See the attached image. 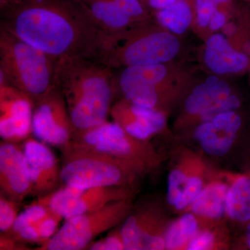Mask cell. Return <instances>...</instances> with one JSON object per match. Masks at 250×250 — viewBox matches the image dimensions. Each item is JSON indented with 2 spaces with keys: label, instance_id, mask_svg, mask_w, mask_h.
Returning <instances> with one entry per match:
<instances>
[{
  "label": "cell",
  "instance_id": "7c38bea8",
  "mask_svg": "<svg viewBox=\"0 0 250 250\" xmlns=\"http://www.w3.org/2000/svg\"><path fill=\"white\" fill-rule=\"evenodd\" d=\"M136 185L81 188L64 187L46 195L52 209L67 220L100 209L113 202L134 199Z\"/></svg>",
  "mask_w": 250,
  "mask_h": 250
},
{
  "label": "cell",
  "instance_id": "9c48e42d",
  "mask_svg": "<svg viewBox=\"0 0 250 250\" xmlns=\"http://www.w3.org/2000/svg\"><path fill=\"white\" fill-rule=\"evenodd\" d=\"M133 207V199H128L67 219L39 250H87L97 237L123 223Z\"/></svg>",
  "mask_w": 250,
  "mask_h": 250
},
{
  "label": "cell",
  "instance_id": "ba28073f",
  "mask_svg": "<svg viewBox=\"0 0 250 250\" xmlns=\"http://www.w3.org/2000/svg\"><path fill=\"white\" fill-rule=\"evenodd\" d=\"M62 182L65 187L134 186L141 177L111 156L68 146L62 150Z\"/></svg>",
  "mask_w": 250,
  "mask_h": 250
},
{
  "label": "cell",
  "instance_id": "4dcf8cb0",
  "mask_svg": "<svg viewBox=\"0 0 250 250\" xmlns=\"http://www.w3.org/2000/svg\"><path fill=\"white\" fill-rule=\"evenodd\" d=\"M231 18L232 16L226 11L216 8L210 21L208 27L210 35L213 33L220 32Z\"/></svg>",
  "mask_w": 250,
  "mask_h": 250
},
{
  "label": "cell",
  "instance_id": "f546056e",
  "mask_svg": "<svg viewBox=\"0 0 250 250\" xmlns=\"http://www.w3.org/2000/svg\"><path fill=\"white\" fill-rule=\"evenodd\" d=\"M87 250H126L121 228L116 229L108 236L97 241H93Z\"/></svg>",
  "mask_w": 250,
  "mask_h": 250
},
{
  "label": "cell",
  "instance_id": "8992f818",
  "mask_svg": "<svg viewBox=\"0 0 250 250\" xmlns=\"http://www.w3.org/2000/svg\"><path fill=\"white\" fill-rule=\"evenodd\" d=\"M68 146L111 156L129 166L141 178L168 159V154L158 150L150 141L131 136L113 121L74 134Z\"/></svg>",
  "mask_w": 250,
  "mask_h": 250
},
{
  "label": "cell",
  "instance_id": "2e32d148",
  "mask_svg": "<svg viewBox=\"0 0 250 250\" xmlns=\"http://www.w3.org/2000/svg\"><path fill=\"white\" fill-rule=\"evenodd\" d=\"M110 116L113 122L137 139L150 141L160 135L175 138L168 128V114L140 106L124 98H118L113 103Z\"/></svg>",
  "mask_w": 250,
  "mask_h": 250
},
{
  "label": "cell",
  "instance_id": "6da1fadb",
  "mask_svg": "<svg viewBox=\"0 0 250 250\" xmlns=\"http://www.w3.org/2000/svg\"><path fill=\"white\" fill-rule=\"evenodd\" d=\"M0 28L59 61L95 62L103 33L77 0L0 4Z\"/></svg>",
  "mask_w": 250,
  "mask_h": 250
},
{
  "label": "cell",
  "instance_id": "ac0fdd59",
  "mask_svg": "<svg viewBox=\"0 0 250 250\" xmlns=\"http://www.w3.org/2000/svg\"><path fill=\"white\" fill-rule=\"evenodd\" d=\"M200 59L210 75L230 77L248 73L250 56L237 49L223 33L210 34L200 49Z\"/></svg>",
  "mask_w": 250,
  "mask_h": 250
},
{
  "label": "cell",
  "instance_id": "7a4b0ae2",
  "mask_svg": "<svg viewBox=\"0 0 250 250\" xmlns=\"http://www.w3.org/2000/svg\"><path fill=\"white\" fill-rule=\"evenodd\" d=\"M115 70L89 59L57 62L56 87L66 103L74 134L108 121L113 100Z\"/></svg>",
  "mask_w": 250,
  "mask_h": 250
},
{
  "label": "cell",
  "instance_id": "e575fe53",
  "mask_svg": "<svg viewBox=\"0 0 250 250\" xmlns=\"http://www.w3.org/2000/svg\"><path fill=\"white\" fill-rule=\"evenodd\" d=\"M18 243H21L7 233H3L0 237V250H16L21 248Z\"/></svg>",
  "mask_w": 250,
  "mask_h": 250
},
{
  "label": "cell",
  "instance_id": "3957f363",
  "mask_svg": "<svg viewBox=\"0 0 250 250\" xmlns=\"http://www.w3.org/2000/svg\"><path fill=\"white\" fill-rule=\"evenodd\" d=\"M182 36L162 27L154 18L127 30L103 34L95 62L113 70L182 61Z\"/></svg>",
  "mask_w": 250,
  "mask_h": 250
},
{
  "label": "cell",
  "instance_id": "44dd1931",
  "mask_svg": "<svg viewBox=\"0 0 250 250\" xmlns=\"http://www.w3.org/2000/svg\"><path fill=\"white\" fill-rule=\"evenodd\" d=\"M229 187V170L219 169L188 208L187 211L196 217L200 229L228 220L227 200Z\"/></svg>",
  "mask_w": 250,
  "mask_h": 250
},
{
  "label": "cell",
  "instance_id": "8d00e7d4",
  "mask_svg": "<svg viewBox=\"0 0 250 250\" xmlns=\"http://www.w3.org/2000/svg\"><path fill=\"white\" fill-rule=\"evenodd\" d=\"M14 1V0H0V4L1 3L9 2V1Z\"/></svg>",
  "mask_w": 250,
  "mask_h": 250
},
{
  "label": "cell",
  "instance_id": "277c9868",
  "mask_svg": "<svg viewBox=\"0 0 250 250\" xmlns=\"http://www.w3.org/2000/svg\"><path fill=\"white\" fill-rule=\"evenodd\" d=\"M196 79L182 61L115 70L116 97L170 116Z\"/></svg>",
  "mask_w": 250,
  "mask_h": 250
},
{
  "label": "cell",
  "instance_id": "d6986e66",
  "mask_svg": "<svg viewBox=\"0 0 250 250\" xmlns=\"http://www.w3.org/2000/svg\"><path fill=\"white\" fill-rule=\"evenodd\" d=\"M0 188L1 194L18 202L32 194L30 169L17 143L4 141L0 145Z\"/></svg>",
  "mask_w": 250,
  "mask_h": 250
},
{
  "label": "cell",
  "instance_id": "836d02e7",
  "mask_svg": "<svg viewBox=\"0 0 250 250\" xmlns=\"http://www.w3.org/2000/svg\"><path fill=\"white\" fill-rule=\"evenodd\" d=\"M215 6L226 11L232 17L236 14L240 4H237L235 0H213Z\"/></svg>",
  "mask_w": 250,
  "mask_h": 250
},
{
  "label": "cell",
  "instance_id": "5b68a950",
  "mask_svg": "<svg viewBox=\"0 0 250 250\" xmlns=\"http://www.w3.org/2000/svg\"><path fill=\"white\" fill-rule=\"evenodd\" d=\"M57 61L0 28L1 80L36 103L56 86Z\"/></svg>",
  "mask_w": 250,
  "mask_h": 250
},
{
  "label": "cell",
  "instance_id": "f1b7e54d",
  "mask_svg": "<svg viewBox=\"0 0 250 250\" xmlns=\"http://www.w3.org/2000/svg\"><path fill=\"white\" fill-rule=\"evenodd\" d=\"M19 203L1 195L0 196V231L9 232L19 215Z\"/></svg>",
  "mask_w": 250,
  "mask_h": 250
},
{
  "label": "cell",
  "instance_id": "603a6c76",
  "mask_svg": "<svg viewBox=\"0 0 250 250\" xmlns=\"http://www.w3.org/2000/svg\"><path fill=\"white\" fill-rule=\"evenodd\" d=\"M153 18L162 27L182 36L195 22V0H178L173 4L156 11Z\"/></svg>",
  "mask_w": 250,
  "mask_h": 250
},
{
  "label": "cell",
  "instance_id": "83f0119b",
  "mask_svg": "<svg viewBox=\"0 0 250 250\" xmlns=\"http://www.w3.org/2000/svg\"><path fill=\"white\" fill-rule=\"evenodd\" d=\"M215 9L213 0H195V22L192 29L203 41L210 36L208 27Z\"/></svg>",
  "mask_w": 250,
  "mask_h": 250
},
{
  "label": "cell",
  "instance_id": "d6a6232c",
  "mask_svg": "<svg viewBox=\"0 0 250 250\" xmlns=\"http://www.w3.org/2000/svg\"><path fill=\"white\" fill-rule=\"evenodd\" d=\"M147 11L153 15L156 11L173 4L178 0H140Z\"/></svg>",
  "mask_w": 250,
  "mask_h": 250
},
{
  "label": "cell",
  "instance_id": "d590c367",
  "mask_svg": "<svg viewBox=\"0 0 250 250\" xmlns=\"http://www.w3.org/2000/svg\"><path fill=\"white\" fill-rule=\"evenodd\" d=\"M248 75H249V85H250V65L249 67V70H248Z\"/></svg>",
  "mask_w": 250,
  "mask_h": 250
},
{
  "label": "cell",
  "instance_id": "52a82bcc",
  "mask_svg": "<svg viewBox=\"0 0 250 250\" xmlns=\"http://www.w3.org/2000/svg\"><path fill=\"white\" fill-rule=\"evenodd\" d=\"M168 160L166 205L179 215L187 211L219 169L207 156L176 137Z\"/></svg>",
  "mask_w": 250,
  "mask_h": 250
},
{
  "label": "cell",
  "instance_id": "8fae6325",
  "mask_svg": "<svg viewBox=\"0 0 250 250\" xmlns=\"http://www.w3.org/2000/svg\"><path fill=\"white\" fill-rule=\"evenodd\" d=\"M171 220L159 200L133 207L121 227L126 250H166V233Z\"/></svg>",
  "mask_w": 250,
  "mask_h": 250
},
{
  "label": "cell",
  "instance_id": "74e56055",
  "mask_svg": "<svg viewBox=\"0 0 250 250\" xmlns=\"http://www.w3.org/2000/svg\"><path fill=\"white\" fill-rule=\"evenodd\" d=\"M245 1H248V2H250V0H244Z\"/></svg>",
  "mask_w": 250,
  "mask_h": 250
},
{
  "label": "cell",
  "instance_id": "e0dca14e",
  "mask_svg": "<svg viewBox=\"0 0 250 250\" xmlns=\"http://www.w3.org/2000/svg\"><path fill=\"white\" fill-rule=\"evenodd\" d=\"M34 103L24 93L0 82V136L3 141L18 143L32 132Z\"/></svg>",
  "mask_w": 250,
  "mask_h": 250
},
{
  "label": "cell",
  "instance_id": "9a60e30c",
  "mask_svg": "<svg viewBox=\"0 0 250 250\" xmlns=\"http://www.w3.org/2000/svg\"><path fill=\"white\" fill-rule=\"evenodd\" d=\"M104 34L127 30L152 19L140 0H77Z\"/></svg>",
  "mask_w": 250,
  "mask_h": 250
},
{
  "label": "cell",
  "instance_id": "4316f807",
  "mask_svg": "<svg viewBox=\"0 0 250 250\" xmlns=\"http://www.w3.org/2000/svg\"><path fill=\"white\" fill-rule=\"evenodd\" d=\"M41 197L42 198L29 205L22 213H20L12 228L7 233L11 235L16 234L22 229L40 221L51 212L53 211L49 205L47 196L45 195Z\"/></svg>",
  "mask_w": 250,
  "mask_h": 250
},
{
  "label": "cell",
  "instance_id": "cb8c5ba5",
  "mask_svg": "<svg viewBox=\"0 0 250 250\" xmlns=\"http://www.w3.org/2000/svg\"><path fill=\"white\" fill-rule=\"evenodd\" d=\"M200 230L198 220L191 212L186 211L172 219L166 233V250H187Z\"/></svg>",
  "mask_w": 250,
  "mask_h": 250
},
{
  "label": "cell",
  "instance_id": "1f68e13d",
  "mask_svg": "<svg viewBox=\"0 0 250 250\" xmlns=\"http://www.w3.org/2000/svg\"><path fill=\"white\" fill-rule=\"evenodd\" d=\"M233 250H250V221L233 236Z\"/></svg>",
  "mask_w": 250,
  "mask_h": 250
},
{
  "label": "cell",
  "instance_id": "d4e9b609",
  "mask_svg": "<svg viewBox=\"0 0 250 250\" xmlns=\"http://www.w3.org/2000/svg\"><path fill=\"white\" fill-rule=\"evenodd\" d=\"M233 233L228 220L202 229L190 242L187 250H229Z\"/></svg>",
  "mask_w": 250,
  "mask_h": 250
},
{
  "label": "cell",
  "instance_id": "7402d4cb",
  "mask_svg": "<svg viewBox=\"0 0 250 250\" xmlns=\"http://www.w3.org/2000/svg\"><path fill=\"white\" fill-rule=\"evenodd\" d=\"M239 170L229 171L227 218L233 236L250 221V141L240 154Z\"/></svg>",
  "mask_w": 250,
  "mask_h": 250
},
{
  "label": "cell",
  "instance_id": "ffe728a7",
  "mask_svg": "<svg viewBox=\"0 0 250 250\" xmlns=\"http://www.w3.org/2000/svg\"><path fill=\"white\" fill-rule=\"evenodd\" d=\"M32 179V194L45 196L58 190L62 182V165L47 144L29 137L23 145Z\"/></svg>",
  "mask_w": 250,
  "mask_h": 250
},
{
  "label": "cell",
  "instance_id": "5bb4252c",
  "mask_svg": "<svg viewBox=\"0 0 250 250\" xmlns=\"http://www.w3.org/2000/svg\"><path fill=\"white\" fill-rule=\"evenodd\" d=\"M227 78L210 75L195 80L176 107L178 108L173 123L176 137L185 133L193 120L203 112L238 91Z\"/></svg>",
  "mask_w": 250,
  "mask_h": 250
},
{
  "label": "cell",
  "instance_id": "4fadbf2b",
  "mask_svg": "<svg viewBox=\"0 0 250 250\" xmlns=\"http://www.w3.org/2000/svg\"><path fill=\"white\" fill-rule=\"evenodd\" d=\"M32 132L39 141L62 150L71 143L75 131L65 99L57 87L34 103Z\"/></svg>",
  "mask_w": 250,
  "mask_h": 250
},
{
  "label": "cell",
  "instance_id": "484cf974",
  "mask_svg": "<svg viewBox=\"0 0 250 250\" xmlns=\"http://www.w3.org/2000/svg\"><path fill=\"white\" fill-rule=\"evenodd\" d=\"M62 216L52 211L34 225L22 229L14 235H11L21 243H41L49 241L58 231Z\"/></svg>",
  "mask_w": 250,
  "mask_h": 250
},
{
  "label": "cell",
  "instance_id": "30bf717a",
  "mask_svg": "<svg viewBox=\"0 0 250 250\" xmlns=\"http://www.w3.org/2000/svg\"><path fill=\"white\" fill-rule=\"evenodd\" d=\"M247 119L242 108L221 113L200 123L177 139L201 152L208 159H223L243 149L250 139L246 136Z\"/></svg>",
  "mask_w": 250,
  "mask_h": 250
}]
</instances>
